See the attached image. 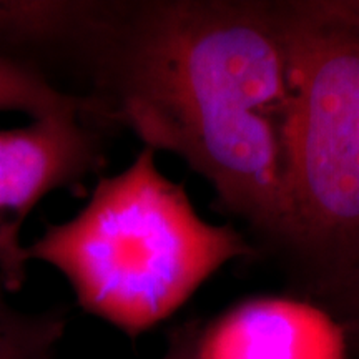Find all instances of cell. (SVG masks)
<instances>
[{"label":"cell","mask_w":359,"mask_h":359,"mask_svg":"<svg viewBox=\"0 0 359 359\" xmlns=\"http://www.w3.org/2000/svg\"><path fill=\"white\" fill-rule=\"evenodd\" d=\"M87 80L100 122L177 155L288 245V55L275 2L115 0Z\"/></svg>","instance_id":"cell-1"},{"label":"cell","mask_w":359,"mask_h":359,"mask_svg":"<svg viewBox=\"0 0 359 359\" xmlns=\"http://www.w3.org/2000/svg\"><path fill=\"white\" fill-rule=\"evenodd\" d=\"M196 327L188 326L185 330L178 331L170 343L168 351L161 359H196L195 358V338Z\"/></svg>","instance_id":"cell-10"},{"label":"cell","mask_w":359,"mask_h":359,"mask_svg":"<svg viewBox=\"0 0 359 359\" xmlns=\"http://www.w3.org/2000/svg\"><path fill=\"white\" fill-rule=\"evenodd\" d=\"M27 253L69 281L80 308L137 338L255 248L231 224L201 218L143 147L123 172L98 180L75 217L45 224Z\"/></svg>","instance_id":"cell-2"},{"label":"cell","mask_w":359,"mask_h":359,"mask_svg":"<svg viewBox=\"0 0 359 359\" xmlns=\"http://www.w3.org/2000/svg\"><path fill=\"white\" fill-rule=\"evenodd\" d=\"M114 7L115 0H0V62L52 87L64 69L87 79Z\"/></svg>","instance_id":"cell-6"},{"label":"cell","mask_w":359,"mask_h":359,"mask_svg":"<svg viewBox=\"0 0 359 359\" xmlns=\"http://www.w3.org/2000/svg\"><path fill=\"white\" fill-rule=\"evenodd\" d=\"M349 341L327 309L288 296L238 303L196 331V359H348Z\"/></svg>","instance_id":"cell-5"},{"label":"cell","mask_w":359,"mask_h":359,"mask_svg":"<svg viewBox=\"0 0 359 359\" xmlns=\"http://www.w3.org/2000/svg\"><path fill=\"white\" fill-rule=\"evenodd\" d=\"M349 6L353 7V11H356L359 13V0H348Z\"/></svg>","instance_id":"cell-11"},{"label":"cell","mask_w":359,"mask_h":359,"mask_svg":"<svg viewBox=\"0 0 359 359\" xmlns=\"http://www.w3.org/2000/svg\"><path fill=\"white\" fill-rule=\"evenodd\" d=\"M275 4L291 88L286 246L326 294L359 263V13L348 0Z\"/></svg>","instance_id":"cell-3"},{"label":"cell","mask_w":359,"mask_h":359,"mask_svg":"<svg viewBox=\"0 0 359 359\" xmlns=\"http://www.w3.org/2000/svg\"><path fill=\"white\" fill-rule=\"evenodd\" d=\"M326 296L334 303V313L331 314L344 327L348 341H354L359 346V263Z\"/></svg>","instance_id":"cell-9"},{"label":"cell","mask_w":359,"mask_h":359,"mask_svg":"<svg viewBox=\"0 0 359 359\" xmlns=\"http://www.w3.org/2000/svg\"><path fill=\"white\" fill-rule=\"evenodd\" d=\"M0 281V359H58L69 314L62 306L24 311L7 299Z\"/></svg>","instance_id":"cell-7"},{"label":"cell","mask_w":359,"mask_h":359,"mask_svg":"<svg viewBox=\"0 0 359 359\" xmlns=\"http://www.w3.org/2000/svg\"><path fill=\"white\" fill-rule=\"evenodd\" d=\"M80 111H55L0 130V281L8 294L24 288L29 253L22 230L45 196L79 191L105 165L100 133Z\"/></svg>","instance_id":"cell-4"},{"label":"cell","mask_w":359,"mask_h":359,"mask_svg":"<svg viewBox=\"0 0 359 359\" xmlns=\"http://www.w3.org/2000/svg\"><path fill=\"white\" fill-rule=\"evenodd\" d=\"M6 111H19L30 118L55 111H80L100 122V111L92 98L62 92L32 74L0 62V114Z\"/></svg>","instance_id":"cell-8"}]
</instances>
